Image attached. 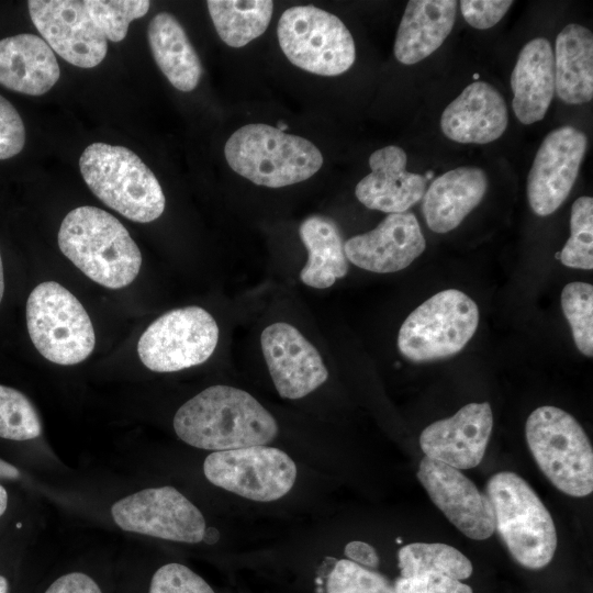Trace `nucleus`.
Segmentation results:
<instances>
[{
    "label": "nucleus",
    "mask_w": 593,
    "mask_h": 593,
    "mask_svg": "<svg viewBox=\"0 0 593 593\" xmlns=\"http://www.w3.org/2000/svg\"><path fill=\"white\" fill-rule=\"evenodd\" d=\"M172 424L186 444L214 451L265 446L278 435L275 417L251 394L224 384L182 404Z\"/></svg>",
    "instance_id": "nucleus-1"
},
{
    "label": "nucleus",
    "mask_w": 593,
    "mask_h": 593,
    "mask_svg": "<svg viewBox=\"0 0 593 593\" xmlns=\"http://www.w3.org/2000/svg\"><path fill=\"white\" fill-rule=\"evenodd\" d=\"M61 253L88 278L109 288L127 287L137 277L142 254L125 226L96 206H78L58 231Z\"/></svg>",
    "instance_id": "nucleus-2"
},
{
    "label": "nucleus",
    "mask_w": 593,
    "mask_h": 593,
    "mask_svg": "<svg viewBox=\"0 0 593 593\" xmlns=\"http://www.w3.org/2000/svg\"><path fill=\"white\" fill-rule=\"evenodd\" d=\"M81 176L107 206L137 223H149L165 210V195L153 171L131 149L90 144L79 158Z\"/></svg>",
    "instance_id": "nucleus-3"
},
{
    "label": "nucleus",
    "mask_w": 593,
    "mask_h": 593,
    "mask_svg": "<svg viewBox=\"0 0 593 593\" xmlns=\"http://www.w3.org/2000/svg\"><path fill=\"white\" fill-rule=\"evenodd\" d=\"M495 521V529L521 566L538 570L552 560L557 533L550 513L532 486L517 473L493 474L486 491Z\"/></svg>",
    "instance_id": "nucleus-4"
},
{
    "label": "nucleus",
    "mask_w": 593,
    "mask_h": 593,
    "mask_svg": "<svg viewBox=\"0 0 593 593\" xmlns=\"http://www.w3.org/2000/svg\"><path fill=\"white\" fill-rule=\"evenodd\" d=\"M224 154L235 172L268 188L304 181L323 165L313 143L266 124L238 128L227 139Z\"/></svg>",
    "instance_id": "nucleus-5"
},
{
    "label": "nucleus",
    "mask_w": 593,
    "mask_h": 593,
    "mask_svg": "<svg viewBox=\"0 0 593 593\" xmlns=\"http://www.w3.org/2000/svg\"><path fill=\"white\" fill-rule=\"evenodd\" d=\"M525 435L539 469L559 491L575 497L592 493L593 449L571 414L540 406L528 416Z\"/></svg>",
    "instance_id": "nucleus-6"
},
{
    "label": "nucleus",
    "mask_w": 593,
    "mask_h": 593,
    "mask_svg": "<svg viewBox=\"0 0 593 593\" xmlns=\"http://www.w3.org/2000/svg\"><path fill=\"white\" fill-rule=\"evenodd\" d=\"M26 325L37 351L54 363H79L94 348V331L87 311L70 291L55 281L42 282L30 293Z\"/></svg>",
    "instance_id": "nucleus-7"
},
{
    "label": "nucleus",
    "mask_w": 593,
    "mask_h": 593,
    "mask_svg": "<svg viewBox=\"0 0 593 593\" xmlns=\"http://www.w3.org/2000/svg\"><path fill=\"white\" fill-rule=\"evenodd\" d=\"M478 323L475 302L457 289H447L410 313L400 327L398 347L414 362L447 358L468 344Z\"/></svg>",
    "instance_id": "nucleus-8"
},
{
    "label": "nucleus",
    "mask_w": 593,
    "mask_h": 593,
    "mask_svg": "<svg viewBox=\"0 0 593 593\" xmlns=\"http://www.w3.org/2000/svg\"><path fill=\"white\" fill-rule=\"evenodd\" d=\"M277 34L287 58L312 74L340 75L356 58L355 42L346 25L336 15L314 5L286 10Z\"/></svg>",
    "instance_id": "nucleus-9"
},
{
    "label": "nucleus",
    "mask_w": 593,
    "mask_h": 593,
    "mask_svg": "<svg viewBox=\"0 0 593 593\" xmlns=\"http://www.w3.org/2000/svg\"><path fill=\"white\" fill-rule=\"evenodd\" d=\"M217 342L214 317L200 306H184L150 323L138 339L137 354L149 370L175 372L205 362Z\"/></svg>",
    "instance_id": "nucleus-10"
},
{
    "label": "nucleus",
    "mask_w": 593,
    "mask_h": 593,
    "mask_svg": "<svg viewBox=\"0 0 593 593\" xmlns=\"http://www.w3.org/2000/svg\"><path fill=\"white\" fill-rule=\"evenodd\" d=\"M214 485L258 502L284 496L296 479V466L284 451L267 446L214 451L203 465Z\"/></svg>",
    "instance_id": "nucleus-11"
},
{
    "label": "nucleus",
    "mask_w": 593,
    "mask_h": 593,
    "mask_svg": "<svg viewBox=\"0 0 593 593\" xmlns=\"http://www.w3.org/2000/svg\"><path fill=\"white\" fill-rule=\"evenodd\" d=\"M111 514L125 532L179 542L202 541L206 527L200 510L172 486L133 493L116 501Z\"/></svg>",
    "instance_id": "nucleus-12"
},
{
    "label": "nucleus",
    "mask_w": 593,
    "mask_h": 593,
    "mask_svg": "<svg viewBox=\"0 0 593 593\" xmlns=\"http://www.w3.org/2000/svg\"><path fill=\"white\" fill-rule=\"evenodd\" d=\"M586 148V135L574 126H560L545 136L527 176V199L535 214L550 215L566 201Z\"/></svg>",
    "instance_id": "nucleus-13"
},
{
    "label": "nucleus",
    "mask_w": 593,
    "mask_h": 593,
    "mask_svg": "<svg viewBox=\"0 0 593 593\" xmlns=\"http://www.w3.org/2000/svg\"><path fill=\"white\" fill-rule=\"evenodd\" d=\"M27 7L43 40L63 59L80 68L96 67L104 59L108 41L85 1L30 0Z\"/></svg>",
    "instance_id": "nucleus-14"
},
{
    "label": "nucleus",
    "mask_w": 593,
    "mask_h": 593,
    "mask_svg": "<svg viewBox=\"0 0 593 593\" xmlns=\"http://www.w3.org/2000/svg\"><path fill=\"white\" fill-rule=\"evenodd\" d=\"M417 478L433 503L463 535L489 538L495 529L491 502L460 470L424 457Z\"/></svg>",
    "instance_id": "nucleus-15"
},
{
    "label": "nucleus",
    "mask_w": 593,
    "mask_h": 593,
    "mask_svg": "<svg viewBox=\"0 0 593 593\" xmlns=\"http://www.w3.org/2000/svg\"><path fill=\"white\" fill-rule=\"evenodd\" d=\"M261 351L270 377L283 399H301L328 378L317 349L293 325L276 322L260 335Z\"/></svg>",
    "instance_id": "nucleus-16"
},
{
    "label": "nucleus",
    "mask_w": 593,
    "mask_h": 593,
    "mask_svg": "<svg viewBox=\"0 0 593 593\" xmlns=\"http://www.w3.org/2000/svg\"><path fill=\"white\" fill-rule=\"evenodd\" d=\"M493 414L488 402L469 403L455 415L436 421L421 434L426 457L458 470L477 467L492 433Z\"/></svg>",
    "instance_id": "nucleus-17"
},
{
    "label": "nucleus",
    "mask_w": 593,
    "mask_h": 593,
    "mask_svg": "<svg viewBox=\"0 0 593 593\" xmlns=\"http://www.w3.org/2000/svg\"><path fill=\"white\" fill-rule=\"evenodd\" d=\"M426 242L412 212L389 214L376 228L344 243L347 260L377 273L409 267L423 254Z\"/></svg>",
    "instance_id": "nucleus-18"
},
{
    "label": "nucleus",
    "mask_w": 593,
    "mask_h": 593,
    "mask_svg": "<svg viewBox=\"0 0 593 593\" xmlns=\"http://www.w3.org/2000/svg\"><path fill=\"white\" fill-rule=\"evenodd\" d=\"M406 154L395 145L382 147L369 157L371 172L356 186L360 203L389 214L406 212L423 199L427 179L406 170Z\"/></svg>",
    "instance_id": "nucleus-19"
},
{
    "label": "nucleus",
    "mask_w": 593,
    "mask_h": 593,
    "mask_svg": "<svg viewBox=\"0 0 593 593\" xmlns=\"http://www.w3.org/2000/svg\"><path fill=\"white\" fill-rule=\"evenodd\" d=\"M508 124L507 105L485 81H474L451 101L440 116L444 135L462 144H488L500 138Z\"/></svg>",
    "instance_id": "nucleus-20"
},
{
    "label": "nucleus",
    "mask_w": 593,
    "mask_h": 593,
    "mask_svg": "<svg viewBox=\"0 0 593 593\" xmlns=\"http://www.w3.org/2000/svg\"><path fill=\"white\" fill-rule=\"evenodd\" d=\"M54 51L40 36L22 33L0 40V85L29 96H42L58 81Z\"/></svg>",
    "instance_id": "nucleus-21"
},
{
    "label": "nucleus",
    "mask_w": 593,
    "mask_h": 593,
    "mask_svg": "<svg viewBox=\"0 0 593 593\" xmlns=\"http://www.w3.org/2000/svg\"><path fill=\"white\" fill-rule=\"evenodd\" d=\"M488 177L472 166L451 169L436 178L425 191L422 211L428 228L445 234L457 226L482 201Z\"/></svg>",
    "instance_id": "nucleus-22"
},
{
    "label": "nucleus",
    "mask_w": 593,
    "mask_h": 593,
    "mask_svg": "<svg viewBox=\"0 0 593 593\" xmlns=\"http://www.w3.org/2000/svg\"><path fill=\"white\" fill-rule=\"evenodd\" d=\"M512 107L518 121L542 120L555 94V60L550 42L536 37L521 49L511 75Z\"/></svg>",
    "instance_id": "nucleus-23"
},
{
    "label": "nucleus",
    "mask_w": 593,
    "mask_h": 593,
    "mask_svg": "<svg viewBox=\"0 0 593 593\" xmlns=\"http://www.w3.org/2000/svg\"><path fill=\"white\" fill-rule=\"evenodd\" d=\"M455 0L407 2L394 41V56L404 65L416 64L441 46L456 21Z\"/></svg>",
    "instance_id": "nucleus-24"
},
{
    "label": "nucleus",
    "mask_w": 593,
    "mask_h": 593,
    "mask_svg": "<svg viewBox=\"0 0 593 593\" xmlns=\"http://www.w3.org/2000/svg\"><path fill=\"white\" fill-rule=\"evenodd\" d=\"M555 92L567 104L593 98V35L578 23L566 25L555 45Z\"/></svg>",
    "instance_id": "nucleus-25"
},
{
    "label": "nucleus",
    "mask_w": 593,
    "mask_h": 593,
    "mask_svg": "<svg viewBox=\"0 0 593 593\" xmlns=\"http://www.w3.org/2000/svg\"><path fill=\"white\" fill-rule=\"evenodd\" d=\"M147 36L153 57L168 81L180 91L193 90L202 66L178 20L168 12L157 13L149 22Z\"/></svg>",
    "instance_id": "nucleus-26"
},
{
    "label": "nucleus",
    "mask_w": 593,
    "mask_h": 593,
    "mask_svg": "<svg viewBox=\"0 0 593 593\" xmlns=\"http://www.w3.org/2000/svg\"><path fill=\"white\" fill-rule=\"evenodd\" d=\"M299 235L307 250L306 264L300 271L304 284L326 289L347 275L348 260L335 222L325 216H309L301 223Z\"/></svg>",
    "instance_id": "nucleus-27"
},
{
    "label": "nucleus",
    "mask_w": 593,
    "mask_h": 593,
    "mask_svg": "<svg viewBox=\"0 0 593 593\" xmlns=\"http://www.w3.org/2000/svg\"><path fill=\"white\" fill-rule=\"evenodd\" d=\"M210 16L221 40L231 47H243L268 27L273 2L269 0H209Z\"/></svg>",
    "instance_id": "nucleus-28"
},
{
    "label": "nucleus",
    "mask_w": 593,
    "mask_h": 593,
    "mask_svg": "<svg viewBox=\"0 0 593 593\" xmlns=\"http://www.w3.org/2000/svg\"><path fill=\"white\" fill-rule=\"evenodd\" d=\"M401 577L440 573L457 580L471 575L470 560L458 549L441 542H413L398 553Z\"/></svg>",
    "instance_id": "nucleus-29"
},
{
    "label": "nucleus",
    "mask_w": 593,
    "mask_h": 593,
    "mask_svg": "<svg viewBox=\"0 0 593 593\" xmlns=\"http://www.w3.org/2000/svg\"><path fill=\"white\" fill-rule=\"evenodd\" d=\"M571 235L559 253L560 261L570 268H593V199L578 198L571 209Z\"/></svg>",
    "instance_id": "nucleus-30"
},
{
    "label": "nucleus",
    "mask_w": 593,
    "mask_h": 593,
    "mask_svg": "<svg viewBox=\"0 0 593 593\" xmlns=\"http://www.w3.org/2000/svg\"><path fill=\"white\" fill-rule=\"evenodd\" d=\"M561 307L571 327L574 344L586 357L593 356V287L570 282L561 292Z\"/></svg>",
    "instance_id": "nucleus-31"
},
{
    "label": "nucleus",
    "mask_w": 593,
    "mask_h": 593,
    "mask_svg": "<svg viewBox=\"0 0 593 593\" xmlns=\"http://www.w3.org/2000/svg\"><path fill=\"white\" fill-rule=\"evenodd\" d=\"M42 434L36 409L20 391L0 384V437L29 440Z\"/></svg>",
    "instance_id": "nucleus-32"
},
{
    "label": "nucleus",
    "mask_w": 593,
    "mask_h": 593,
    "mask_svg": "<svg viewBox=\"0 0 593 593\" xmlns=\"http://www.w3.org/2000/svg\"><path fill=\"white\" fill-rule=\"evenodd\" d=\"M85 4L97 27L111 42L123 41L130 23L144 16L150 7L147 0H85Z\"/></svg>",
    "instance_id": "nucleus-33"
},
{
    "label": "nucleus",
    "mask_w": 593,
    "mask_h": 593,
    "mask_svg": "<svg viewBox=\"0 0 593 593\" xmlns=\"http://www.w3.org/2000/svg\"><path fill=\"white\" fill-rule=\"evenodd\" d=\"M326 593H395L382 574L348 559L336 561L326 581Z\"/></svg>",
    "instance_id": "nucleus-34"
},
{
    "label": "nucleus",
    "mask_w": 593,
    "mask_h": 593,
    "mask_svg": "<svg viewBox=\"0 0 593 593\" xmlns=\"http://www.w3.org/2000/svg\"><path fill=\"white\" fill-rule=\"evenodd\" d=\"M148 593H214V591L191 569L171 562L154 573Z\"/></svg>",
    "instance_id": "nucleus-35"
},
{
    "label": "nucleus",
    "mask_w": 593,
    "mask_h": 593,
    "mask_svg": "<svg viewBox=\"0 0 593 593\" xmlns=\"http://www.w3.org/2000/svg\"><path fill=\"white\" fill-rule=\"evenodd\" d=\"M25 144V127L15 108L0 94V160L18 155Z\"/></svg>",
    "instance_id": "nucleus-36"
},
{
    "label": "nucleus",
    "mask_w": 593,
    "mask_h": 593,
    "mask_svg": "<svg viewBox=\"0 0 593 593\" xmlns=\"http://www.w3.org/2000/svg\"><path fill=\"white\" fill-rule=\"evenodd\" d=\"M459 4L461 13L469 25L478 30H488L501 21L513 1L462 0Z\"/></svg>",
    "instance_id": "nucleus-37"
},
{
    "label": "nucleus",
    "mask_w": 593,
    "mask_h": 593,
    "mask_svg": "<svg viewBox=\"0 0 593 593\" xmlns=\"http://www.w3.org/2000/svg\"><path fill=\"white\" fill-rule=\"evenodd\" d=\"M45 593H102L93 579L82 572H70L55 580Z\"/></svg>",
    "instance_id": "nucleus-38"
},
{
    "label": "nucleus",
    "mask_w": 593,
    "mask_h": 593,
    "mask_svg": "<svg viewBox=\"0 0 593 593\" xmlns=\"http://www.w3.org/2000/svg\"><path fill=\"white\" fill-rule=\"evenodd\" d=\"M345 555L348 560L368 568L376 569L379 566V557L376 549L363 541H350L345 547Z\"/></svg>",
    "instance_id": "nucleus-39"
},
{
    "label": "nucleus",
    "mask_w": 593,
    "mask_h": 593,
    "mask_svg": "<svg viewBox=\"0 0 593 593\" xmlns=\"http://www.w3.org/2000/svg\"><path fill=\"white\" fill-rule=\"evenodd\" d=\"M426 577V593H472L469 585L448 575L428 573Z\"/></svg>",
    "instance_id": "nucleus-40"
},
{
    "label": "nucleus",
    "mask_w": 593,
    "mask_h": 593,
    "mask_svg": "<svg viewBox=\"0 0 593 593\" xmlns=\"http://www.w3.org/2000/svg\"><path fill=\"white\" fill-rule=\"evenodd\" d=\"M427 577H400L395 580L393 589L395 593H426Z\"/></svg>",
    "instance_id": "nucleus-41"
},
{
    "label": "nucleus",
    "mask_w": 593,
    "mask_h": 593,
    "mask_svg": "<svg viewBox=\"0 0 593 593\" xmlns=\"http://www.w3.org/2000/svg\"><path fill=\"white\" fill-rule=\"evenodd\" d=\"M20 478V471L11 463L0 459V479L15 480Z\"/></svg>",
    "instance_id": "nucleus-42"
},
{
    "label": "nucleus",
    "mask_w": 593,
    "mask_h": 593,
    "mask_svg": "<svg viewBox=\"0 0 593 593\" xmlns=\"http://www.w3.org/2000/svg\"><path fill=\"white\" fill-rule=\"evenodd\" d=\"M220 538V533L215 527H205L202 541L213 545L215 544Z\"/></svg>",
    "instance_id": "nucleus-43"
},
{
    "label": "nucleus",
    "mask_w": 593,
    "mask_h": 593,
    "mask_svg": "<svg viewBox=\"0 0 593 593\" xmlns=\"http://www.w3.org/2000/svg\"><path fill=\"white\" fill-rule=\"evenodd\" d=\"M8 504V494L5 489L0 484V517L5 512Z\"/></svg>",
    "instance_id": "nucleus-44"
},
{
    "label": "nucleus",
    "mask_w": 593,
    "mask_h": 593,
    "mask_svg": "<svg viewBox=\"0 0 593 593\" xmlns=\"http://www.w3.org/2000/svg\"><path fill=\"white\" fill-rule=\"evenodd\" d=\"M3 292H4V276H3L2 258L0 254V302L3 298Z\"/></svg>",
    "instance_id": "nucleus-45"
},
{
    "label": "nucleus",
    "mask_w": 593,
    "mask_h": 593,
    "mask_svg": "<svg viewBox=\"0 0 593 593\" xmlns=\"http://www.w3.org/2000/svg\"><path fill=\"white\" fill-rule=\"evenodd\" d=\"M0 593H8V581L2 575H0Z\"/></svg>",
    "instance_id": "nucleus-46"
},
{
    "label": "nucleus",
    "mask_w": 593,
    "mask_h": 593,
    "mask_svg": "<svg viewBox=\"0 0 593 593\" xmlns=\"http://www.w3.org/2000/svg\"><path fill=\"white\" fill-rule=\"evenodd\" d=\"M287 127H288V126H287L286 124H283V123H281V122H278V127H277V128H279L280 131L283 132Z\"/></svg>",
    "instance_id": "nucleus-47"
}]
</instances>
